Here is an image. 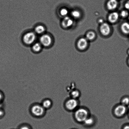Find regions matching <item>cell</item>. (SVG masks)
<instances>
[{"label":"cell","mask_w":129,"mask_h":129,"mask_svg":"<svg viewBox=\"0 0 129 129\" xmlns=\"http://www.w3.org/2000/svg\"><path fill=\"white\" fill-rule=\"evenodd\" d=\"M73 113V119L75 122L82 124L91 114L89 109L83 106H80Z\"/></svg>","instance_id":"cell-1"},{"label":"cell","mask_w":129,"mask_h":129,"mask_svg":"<svg viewBox=\"0 0 129 129\" xmlns=\"http://www.w3.org/2000/svg\"><path fill=\"white\" fill-rule=\"evenodd\" d=\"M46 110L42 106L41 103H36L31 104L29 111L31 115L37 118H42L45 116Z\"/></svg>","instance_id":"cell-2"},{"label":"cell","mask_w":129,"mask_h":129,"mask_svg":"<svg viewBox=\"0 0 129 129\" xmlns=\"http://www.w3.org/2000/svg\"><path fill=\"white\" fill-rule=\"evenodd\" d=\"M128 112L127 107L120 103L116 104L112 109V113L114 117L117 118H123Z\"/></svg>","instance_id":"cell-3"},{"label":"cell","mask_w":129,"mask_h":129,"mask_svg":"<svg viewBox=\"0 0 129 129\" xmlns=\"http://www.w3.org/2000/svg\"><path fill=\"white\" fill-rule=\"evenodd\" d=\"M80 106L79 100L74 99L70 97L66 99L64 103V109L70 112H73Z\"/></svg>","instance_id":"cell-4"},{"label":"cell","mask_w":129,"mask_h":129,"mask_svg":"<svg viewBox=\"0 0 129 129\" xmlns=\"http://www.w3.org/2000/svg\"><path fill=\"white\" fill-rule=\"evenodd\" d=\"M36 39V34L33 31H29L26 33L22 37L23 42L27 45H30L34 43Z\"/></svg>","instance_id":"cell-5"},{"label":"cell","mask_w":129,"mask_h":129,"mask_svg":"<svg viewBox=\"0 0 129 129\" xmlns=\"http://www.w3.org/2000/svg\"><path fill=\"white\" fill-rule=\"evenodd\" d=\"M97 122L96 117L94 115L91 114L85 120L82 124L87 128H91L95 125Z\"/></svg>","instance_id":"cell-6"},{"label":"cell","mask_w":129,"mask_h":129,"mask_svg":"<svg viewBox=\"0 0 129 129\" xmlns=\"http://www.w3.org/2000/svg\"><path fill=\"white\" fill-rule=\"evenodd\" d=\"M40 43L42 46L48 47L51 45L52 40L51 36L48 34H44L40 38Z\"/></svg>","instance_id":"cell-7"},{"label":"cell","mask_w":129,"mask_h":129,"mask_svg":"<svg viewBox=\"0 0 129 129\" xmlns=\"http://www.w3.org/2000/svg\"><path fill=\"white\" fill-rule=\"evenodd\" d=\"M100 31L101 34L104 36H108L110 33V26L107 23H103L100 27Z\"/></svg>","instance_id":"cell-8"},{"label":"cell","mask_w":129,"mask_h":129,"mask_svg":"<svg viewBox=\"0 0 129 129\" xmlns=\"http://www.w3.org/2000/svg\"><path fill=\"white\" fill-rule=\"evenodd\" d=\"M73 19L68 16L64 17L61 23L62 26L64 28H68L70 27L73 25Z\"/></svg>","instance_id":"cell-9"},{"label":"cell","mask_w":129,"mask_h":129,"mask_svg":"<svg viewBox=\"0 0 129 129\" xmlns=\"http://www.w3.org/2000/svg\"><path fill=\"white\" fill-rule=\"evenodd\" d=\"M88 40L86 38H83L80 39L77 43V46L78 48L81 50L85 49L88 46Z\"/></svg>","instance_id":"cell-10"},{"label":"cell","mask_w":129,"mask_h":129,"mask_svg":"<svg viewBox=\"0 0 129 129\" xmlns=\"http://www.w3.org/2000/svg\"><path fill=\"white\" fill-rule=\"evenodd\" d=\"M41 104L45 110H49L52 107L53 102L50 99L46 98L42 101Z\"/></svg>","instance_id":"cell-11"},{"label":"cell","mask_w":129,"mask_h":129,"mask_svg":"<svg viewBox=\"0 0 129 129\" xmlns=\"http://www.w3.org/2000/svg\"><path fill=\"white\" fill-rule=\"evenodd\" d=\"M69 97L77 100H79L81 96V91L76 88L71 91L69 92Z\"/></svg>","instance_id":"cell-12"},{"label":"cell","mask_w":129,"mask_h":129,"mask_svg":"<svg viewBox=\"0 0 129 129\" xmlns=\"http://www.w3.org/2000/svg\"><path fill=\"white\" fill-rule=\"evenodd\" d=\"M118 2L117 0H109L107 3V8L109 10H113L117 8Z\"/></svg>","instance_id":"cell-13"},{"label":"cell","mask_w":129,"mask_h":129,"mask_svg":"<svg viewBox=\"0 0 129 129\" xmlns=\"http://www.w3.org/2000/svg\"><path fill=\"white\" fill-rule=\"evenodd\" d=\"M119 18V15L117 12H113L111 13L109 16L108 21L111 23H115L117 22Z\"/></svg>","instance_id":"cell-14"},{"label":"cell","mask_w":129,"mask_h":129,"mask_svg":"<svg viewBox=\"0 0 129 129\" xmlns=\"http://www.w3.org/2000/svg\"><path fill=\"white\" fill-rule=\"evenodd\" d=\"M121 30L123 33L125 35H129V23L125 22L122 23L121 26Z\"/></svg>","instance_id":"cell-15"},{"label":"cell","mask_w":129,"mask_h":129,"mask_svg":"<svg viewBox=\"0 0 129 129\" xmlns=\"http://www.w3.org/2000/svg\"><path fill=\"white\" fill-rule=\"evenodd\" d=\"M45 30L46 29L45 26L42 25H38L35 28V33L39 35L44 33Z\"/></svg>","instance_id":"cell-16"},{"label":"cell","mask_w":129,"mask_h":129,"mask_svg":"<svg viewBox=\"0 0 129 129\" xmlns=\"http://www.w3.org/2000/svg\"><path fill=\"white\" fill-rule=\"evenodd\" d=\"M42 45L40 43L36 42L34 44L32 47V50L35 52H38L41 51Z\"/></svg>","instance_id":"cell-17"},{"label":"cell","mask_w":129,"mask_h":129,"mask_svg":"<svg viewBox=\"0 0 129 129\" xmlns=\"http://www.w3.org/2000/svg\"><path fill=\"white\" fill-rule=\"evenodd\" d=\"M120 103L127 107L129 105V97L127 96L122 97L120 100Z\"/></svg>","instance_id":"cell-18"},{"label":"cell","mask_w":129,"mask_h":129,"mask_svg":"<svg viewBox=\"0 0 129 129\" xmlns=\"http://www.w3.org/2000/svg\"><path fill=\"white\" fill-rule=\"evenodd\" d=\"M16 129H33L31 125L27 123H23L20 124Z\"/></svg>","instance_id":"cell-19"},{"label":"cell","mask_w":129,"mask_h":129,"mask_svg":"<svg viewBox=\"0 0 129 129\" xmlns=\"http://www.w3.org/2000/svg\"><path fill=\"white\" fill-rule=\"evenodd\" d=\"M95 33L93 31H90L88 32L86 35L87 40H93L95 37Z\"/></svg>","instance_id":"cell-20"},{"label":"cell","mask_w":129,"mask_h":129,"mask_svg":"<svg viewBox=\"0 0 129 129\" xmlns=\"http://www.w3.org/2000/svg\"><path fill=\"white\" fill-rule=\"evenodd\" d=\"M72 16L75 18H79L81 16L80 12L78 10H75L72 11L71 13Z\"/></svg>","instance_id":"cell-21"},{"label":"cell","mask_w":129,"mask_h":129,"mask_svg":"<svg viewBox=\"0 0 129 129\" xmlns=\"http://www.w3.org/2000/svg\"><path fill=\"white\" fill-rule=\"evenodd\" d=\"M68 13V11L67 9L63 8L61 9L60 11V14L61 16L64 17L67 16Z\"/></svg>","instance_id":"cell-22"},{"label":"cell","mask_w":129,"mask_h":129,"mask_svg":"<svg viewBox=\"0 0 129 129\" xmlns=\"http://www.w3.org/2000/svg\"><path fill=\"white\" fill-rule=\"evenodd\" d=\"M120 14L121 16L123 18L128 17L129 16L128 11L127 10H123L121 11Z\"/></svg>","instance_id":"cell-23"},{"label":"cell","mask_w":129,"mask_h":129,"mask_svg":"<svg viewBox=\"0 0 129 129\" xmlns=\"http://www.w3.org/2000/svg\"><path fill=\"white\" fill-rule=\"evenodd\" d=\"M124 6L126 10L129 11V0L125 4Z\"/></svg>","instance_id":"cell-24"},{"label":"cell","mask_w":129,"mask_h":129,"mask_svg":"<svg viewBox=\"0 0 129 129\" xmlns=\"http://www.w3.org/2000/svg\"><path fill=\"white\" fill-rule=\"evenodd\" d=\"M5 112L3 110L0 109V117H2L4 115Z\"/></svg>","instance_id":"cell-25"},{"label":"cell","mask_w":129,"mask_h":129,"mask_svg":"<svg viewBox=\"0 0 129 129\" xmlns=\"http://www.w3.org/2000/svg\"><path fill=\"white\" fill-rule=\"evenodd\" d=\"M122 129H129V124H126L122 126Z\"/></svg>","instance_id":"cell-26"},{"label":"cell","mask_w":129,"mask_h":129,"mask_svg":"<svg viewBox=\"0 0 129 129\" xmlns=\"http://www.w3.org/2000/svg\"><path fill=\"white\" fill-rule=\"evenodd\" d=\"M3 95L2 93H0V102H1L3 99Z\"/></svg>","instance_id":"cell-27"},{"label":"cell","mask_w":129,"mask_h":129,"mask_svg":"<svg viewBox=\"0 0 129 129\" xmlns=\"http://www.w3.org/2000/svg\"><path fill=\"white\" fill-rule=\"evenodd\" d=\"M103 20L102 19H100L99 20V23H103Z\"/></svg>","instance_id":"cell-28"},{"label":"cell","mask_w":129,"mask_h":129,"mask_svg":"<svg viewBox=\"0 0 129 129\" xmlns=\"http://www.w3.org/2000/svg\"><path fill=\"white\" fill-rule=\"evenodd\" d=\"M2 104L1 102H0V109L1 108V107H2Z\"/></svg>","instance_id":"cell-29"},{"label":"cell","mask_w":129,"mask_h":129,"mask_svg":"<svg viewBox=\"0 0 129 129\" xmlns=\"http://www.w3.org/2000/svg\"><path fill=\"white\" fill-rule=\"evenodd\" d=\"M127 54H128V55H129V49H128V51H127Z\"/></svg>","instance_id":"cell-30"},{"label":"cell","mask_w":129,"mask_h":129,"mask_svg":"<svg viewBox=\"0 0 129 129\" xmlns=\"http://www.w3.org/2000/svg\"><path fill=\"white\" fill-rule=\"evenodd\" d=\"M127 62H128V65L129 66V58L128 60V61H127Z\"/></svg>","instance_id":"cell-31"},{"label":"cell","mask_w":129,"mask_h":129,"mask_svg":"<svg viewBox=\"0 0 129 129\" xmlns=\"http://www.w3.org/2000/svg\"><path fill=\"white\" fill-rule=\"evenodd\" d=\"M128 117H129V111L128 112Z\"/></svg>","instance_id":"cell-32"},{"label":"cell","mask_w":129,"mask_h":129,"mask_svg":"<svg viewBox=\"0 0 129 129\" xmlns=\"http://www.w3.org/2000/svg\"><path fill=\"white\" fill-rule=\"evenodd\" d=\"M128 20H129V16H128Z\"/></svg>","instance_id":"cell-33"},{"label":"cell","mask_w":129,"mask_h":129,"mask_svg":"<svg viewBox=\"0 0 129 129\" xmlns=\"http://www.w3.org/2000/svg\"><path fill=\"white\" fill-rule=\"evenodd\" d=\"M77 129L73 128V129Z\"/></svg>","instance_id":"cell-34"},{"label":"cell","mask_w":129,"mask_h":129,"mask_svg":"<svg viewBox=\"0 0 129 129\" xmlns=\"http://www.w3.org/2000/svg\"></svg>","instance_id":"cell-35"}]
</instances>
